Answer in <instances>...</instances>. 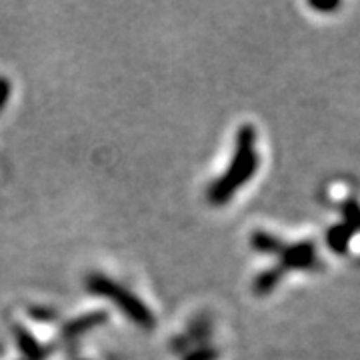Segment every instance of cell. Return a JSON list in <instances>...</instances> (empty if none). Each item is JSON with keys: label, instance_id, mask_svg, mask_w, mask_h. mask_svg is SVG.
<instances>
[{"label": "cell", "instance_id": "obj_1", "mask_svg": "<svg viewBox=\"0 0 360 360\" xmlns=\"http://www.w3.org/2000/svg\"><path fill=\"white\" fill-rule=\"evenodd\" d=\"M257 168V132H255V127L245 124L236 134V148H234L231 167L226 168L224 174L208 188L210 205L220 206L229 202L232 196L236 194V191L252 179Z\"/></svg>", "mask_w": 360, "mask_h": 360}, {"label": "cell", "instance_id": "obj_2", "mask_svg": "<svg viewBox=\"0 0 360 360\" xmlns=\"http://www.w3.org/2000/svg\"><path fill=\"white\" fill-rule=\"evenodd\" d=\"M86 286L92 295L112 300L134 324H139L142 328L155 326V314L150 312V309L142 302L139 296L132 295L127 286L115 283L112 278L103 276V274H90L86 278Z\"/></svg>", "mask_w": 360, "mask_h": 360}, {"label": "cell", "instance_id": "obj_3", "mask_svg": "<svg viewBox=\"0 0 360 360\" xmlns=\"http://www.w3.org/2000/svg\"><path fill=\"white\" fill-rule=\"evenodd\" d=\"M278 255V264L272 266L266 272H262L255 281V290L257 295H269L270 290L278 284L283 278L284 270L288 269H314L319 264L316 258V248L312 243H298V245H281L276 250Z\"/></svg>", "mask_w": 360, "mask_h": 360}, {"label": "cell", "instance_id": "obj_4", "mask_svg": "<svg viewBox=\"0 0 360 360\" xmlns=\"http://www.w3.org/2000/svg\"><path fill=\"white\" fill-rule=\"evenodd\" d=\"M8 96H11V82L6 78L0 77V110L6 106L8 103Z\"/></svg>", "mask_w": 360, "mask_h": 360}, {"label": "cell", "instance_id": "obj_5", "mask_svg": "<svg viewBox=\"0 0 360 360\" xmlns=\"http://www.w3.org/2000/svg\"><path fill=\"white\" fill-rule=\"evenodd\" d=\"M310 6H312V8H316V11H335V8H338V2H330V4H319V2H310Z\"/></svg>", "mask_w": 360, "mask_h": 360}, {"label": "cell", "instance_id": "obj_6", "mask_svg": "<svg viewBox=\"0 0 360 360\" xmlns=\"http://www.w3.org/2000/svg\"><path fill=\"white\" fill-rule=\"evenodd\" d=\"M214 359V352L212 350H205V352H200V354H193L188 360H212Z\"/></svg>", "mask_w": 360, "mask_h": 360}]
</instances>
